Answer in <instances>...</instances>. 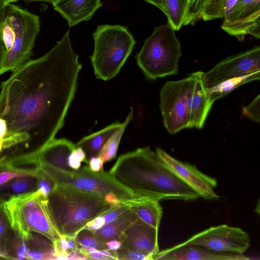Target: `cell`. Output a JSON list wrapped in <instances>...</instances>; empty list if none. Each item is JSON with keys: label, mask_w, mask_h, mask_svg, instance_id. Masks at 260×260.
<instances>
[{"label": "cell", "mask_w": 260, "mask_h": 260, "mask_svg": "<svg viewBox=\"0 0 260 260\" xmlns=\"http://www.w3.org/2000/svg\"><path fill=\"white\" fill-rule=\"evenodd\" d=\"M82 67L68 30L47 53L1 82L0 118L15 153L34 154L55 138L75 97Z\"/></svg>", "instance_id": "6da1fadb"}, {"label": "cell", "mask_w": 260, "mask_h": 260, "mask_svg": "<svg viewBox=\"0 0 260 260\" xmlns=\"http://www.w3.org/2000/svg\"><path fill=\"white\" fill-rule=\"evenodd\" d=\"M110 174L140 198L189 201L198 194L168 169L149 146L120 155Z\"/></svg>", "instance_id": "7a4b0ae2"}, {"label": "cell", "mask_w": 260, "mask_h": 260, "mask_svg": "<svg viewBox=\"0 0 260 260\" xmlns=\"http://www.w3.org/2000/svg\"><path fill=\"white\" fill-rule=\"evenodd\" d=\"M48 203L58 231L68 236H75L88 221L113 209L104 196L61 183H56Z\"/></svg>", "instance_id": "3957f363"}, {"label": "cell", "mask_w": 260, "mask_h": 260, "mask_svg": "<svg viewBox=\"0 0 260 260\" xmlns=\"http://www.w3.org/2000/svg\"><path fill=\"white\" fill-rule=\"evenodd\" d=\"M40 30L39 17L17 6H5L1 27L4 53L0 75L14 71L30 60Z\"/></svg>", "instance_id": "277c9868"}, {"label": "cell", "mask_w": 260, "mask_h": 260, "mask_svg": "<svg viewBox=\"0 0 260 260\" xmlns=\"http://www.w3.org/2000/svg\"><path fill=\"white\" fill-rule=\"evenodd\" d=\"M94 50L90 56L94 74L104 81L115 77L132 53L136 41L126 27L102 25L93 34Z\"/></svg>", "instance_id": "5b68a950"}, {"label": "cell", "mask_w": 260, "mask_h": 260, "mask_svg": "<svg viewBox=\"0 0 260 260\" xmlns=\"http://www.w3.org/2000/svg\"><path fill=\"white\" fill-rule=\"evenodd\" d=\"M175 31L168 22L154 27L136 55L137 65L147 79L155 80L178 73L182 53Z\"/></svg>", "instance_id": "8992f818"}, {"label": "cell", "mask_w": 260, "mask_h": 260, "mask_svg": "<svg viewBox=\"0 0 260 260\" xmlns=\"http://www.w3.org/2000/svg\"><path fill=\"white\" fill-rule=\"evenodd\" d=\"M11 228L24 238L30 232L40 234L52 242L60 238L48 206V197L38 190L14 197L4 203Z\"/></svg>", "instance_id": "52a82bcc"}, {"label": "cell", "mask_w": 260, "mask_h": 260, "mask_svg": "<svg viewBox=\"0 0 260 260\" xmlns=\"http://www.w3.org/2000/svg\"><path fill=\"white\" fill-rule=\"evenodd\" d=\"M40 169L47 174L56 183L65 184L81 190L105 197L109 192L114 193L123 205L129 206L140 198L104 170L91 171L88 165L77 170L63 171L49 167Z\"/></svg>", "instance_id": "ba28073f"}, {"label": "cell", "mask_w": 260, "mask_h": 260, "mask_svg": "<svg viewBox=\"0 0 260 260\" xmlns=\"http://www.w3.org/2000/svg\"><path fill=\"white\" fill-rule=\"evenodd\" d=\"M193 73L177 81H167L159 92V106L164 125L171 134L190 128L188 90Z\"/></svg>", "instance_id": "9c48e42d"}, {"label": "cell", "mask_w": 260, "mask_h": 260, "mask_svg": "<svg viewBox=\"0 0 260 260\" xmlns=\"http://www.w3.org/2000/svg\"><path fill=\"white\" fill-rule=\"evenodd\" d=\"M179 244L200 246L216 252L243 254L250 246V238L239 228L221 224L200 232Z\"/></svg>", "instance_id": "30bf717a"}, {"label": "cell", "mask_w": 260, "mask_h": 260, "mask_svg": "<svg viewBox=\"0 0 260 260\" xmlns=\"http://www.w3.org/2000/svg\"><path fill=\"white\" fill-rule=\"evenodd\" d=\"M254 74H260V46L229 56L216 64L203 79L206 88L222 82Z\"/></svg>", "instance_id": "8fae6325"}, {"label": "cell", "mask_w": 260, "mask_h": 260, "mask_svg": "<svg viewBox=\"0 0 260 260\" xmlns=\"http://www.w3.org/2000/svg\"><path fill=\"white\" fill-rule=\"evenodd\" d=\"M155 152L161 162L199 197L207 200L219 198L214 191L217 185L215 178L202 173L194 165L176 159L161 148H157Z\"/></svg>", "instance_id": "7c38bea8"}, {"label": "cell", "mask_w": 260, "mask_h": 260, "mask_svg": "<svg viewBox=\"0 0 260 260\" xmlns=\"http://www.w3.org/2000/svg\"><path fill=\"white\" fill-rule=\"evenodd\" d=\"M158 232V229L138 217L119 238L120 248L151 255L153 257L159 251Z\"/></svg>", "instance_id": "4fadbf2b"}, {"label": "cell", "mask_w": 260, "mask_h": 260, "mask_svg": "<svg viewBox=\"0 0 260 260\" xmlns=\"http://www.w3.org/2000/svg\"><path fill=\"white\" fill-rule=\"evenodd\" d=\"M203 72H193L188 93L190 128H202L213 103L203 79Z\"/></svg>", "instance_id": "5bb4252c"}, {"label": "cell", "mask_w": 260, "mask_h": 260, "mask_svg": "<svg viewBox=\"0 0 260 260\" xmlns=\"http://www.w3.org/2000/svg\"><path fill=\"white\" fill-rule=\"evenodd\" d=\"M243 254L216 252L205 247L194 245H177L159 251L152 260H247Z\"/></svg>", "instance_id": "9a60e30c"}, {"label": "cell", "mask_w": 260, "mask_h": 260, "mask_svg": "<svg viewBox=\"0 0 260 260\" xmlns=\"http://www.w3.org/2000/svg\"><path fill=\"white\" fill-rule=\"evenodd\" d=\"M238 0H187L186 21L193 24L199 19L208 21L225 19Z\"/></svg>", "instance_id": "2e32d148"}, {"label": "cell", "mask_w": 260, "mask_h": 260, "mask_svg": "<svg viewBox=\"0 0 260 260\" xmlns=\"http://www.w3.org/2000/svg\"><path fill=\"white\" fill-rule=\"evenodd\" d=\"M52 5L72 27L89 20L103 4L101 0H59Z\"/></svg>", "instance_id": "e0dca14e"}, {"label": "cell", "mask_w": 260, "mask_h": 260, "mask_svg": "<svg viewBox=\"0 0 260 260\" xmlns=\"http://www.w3.org/2000/svg\"><path fill=\"white\" fill-rule=\"evenodd\" d=\"M138 218L129 207L101 229L92 231L98 238L106 243L111 240H119L122 234Z\"/></svg>", "instance_id": "ac0fdd59"}, {"label": "cell", "mask_w": 260, "mask_h": 260, "mask_svg": "<svg viewBox=\"0 0 260 260\" xmlns=\"http://www.w3.org/2000/svg\"><path fill=\"white\" fill-rule=\"evenodd\" d=\"M122 123L115 122L101 130L83 137L76 144L85 153L86 159L98 156L110 136L121 125Z\"/></svg>", "instance_id": "d6986e66"}, {"label": "cell", "mask_w": 260, "mask_h": 260, "mask_svg": "<svg viewBox=\"0 0 260 260\" xmlns=\"http://www.w3.org/2000/svg\"><path fill=\"white\" fill-rule=\"evenodd\" d=\"M35 174L15 177L0 186V204L13 197L37 190Z\"/></svg>", "instance_id": "ffe728a7"}, {"label": "cell", "mask_w": 260, "mask_h": 260, "mask_svg": "<svg viewBox=\"0 0 260 260\" xmlns=\"http://www.w3.org/2000/svg\"><path fill=\"white\" fill-rule=\"evenodd\" d=\"M24 239L27 247V259H57L53 243L45 236L30 232Z\"/></svg>", "instance_id": "44dd1931"}, {"label": "cell", "mask_w": 260, "mask_h": 260, "mask_svg": "<svg viewBox=\"0 0 260 260\" xmlns=\"http://www.w3.org/2000/svg\"><path fill=\"white\" fill-rule=\"evenodd\" d=\"M129 208L140 219L158 230L162 215V209L159 201L141 198L132 203Z\"/></svg>", "instance_id": "7402d4cb"}, {"label": "cell", "mask_w": 260, "mask_h": 260, "mask_svg": "<svg viewBox=\"0 0 260 260\" xmlns=\"http://www.w3.org/2000/svg\"><path fill=\"white\" fill-rule=\"evenodd\" d=\"M133 108L131 107L130 112L124 121L110 136L102 148L98 156L102 159L104 163L110 161L116 157L121 139L127 125L133 118Z\"/></svg>", "instance_id": "603a6c76"}, {"label": "cell", "mask_w": 260, "mask_h": 260, "mask_svg": "<svg viewBox=\"0 0 260 260\" xmlns=\"http://www.w3.org/2000/svg\"><path fill=\"white\" fill-rule=\"evenodd\" d=\"M259 79L260 74H254L226 80L212 87L206 88L207 93L210 100L214 103L216 100L226 95L240 85Z\"/></svg>", "instance_id": "cb8c5ba5"}, {"label": "cell", "mask_w": 260, "mask_h": 260, "mask_svg": "<svg viewBox=\"0 0 260 260\" xmlns=\"http://www.w3.org/2000/svg\"><path fill=\"white\" fill-rule=\"evenodd\" d=\"M4 251L8 259H27L25 240L12 228L6 240Z\"/></svg>", "instance_id": "d4e9b609"}, {"label": "cell", "mask_w": 260, "mask_h": 260, "mask_svg": "<svg viewBox=\"0 0 260 260\" xmlns=\"http://www.w3.org/2000/svg\"><path fill=\"white\" fill-rule=\"evenodd\" d=\"M168 22L175 30L183 25L186 11V0H164Z\"/></svg>", "instance_id": "484cf974"}, {"label": "cell", "mask_w": 260, "mask_h": 260, "mask_svg": "<svg viewBox=\"0 0 260 260\" xmlns=\"http://www.w3.org/2000/svg\"><path fill=\"white\" fill-rule=\"evenodd\" d=\"M79 248H94L99 250L108 249L106 243L100 240L93 231L83 228L75 235Z\"/></svg>", "instance_id": "4316f807"}, {"label": "cell", "mask_w": 260, "mask_h": 260, "mask_svg": "<svg viewBox=\"0 0 260 260\" xmlns=\"http://www.w3.org/2000/svg\"><path fill=\"white\" fill-rule=\"evenodd\" d=\"M53 243L57 259H65L68 253L79 249L75 236L61 235L60 238Z\"/></svg>", "instance_id": "83f0119b"}, {"label": "cell", "mask_w": 260, "mask_h": 260, "mask_svg": "<svg viewBox=\"0 0 260 260\" xmlns=\"http://www.w3.org/2000/svg\"><path fill=\"white\" fill-rule=\"evenodd\" d=\"M11 229L12 228L5 209L4 203H3L0 204V255L3 259H7L4 248Z\"/></svg>", "instance_id": "f1b7e54d"}, {"label": "cell", "mask_w": 260, "mask_h": 260, "mask_svg": "<svg viewBox=\"0 0 260 260\" xmlns=\"http://www.w3.org/2000/svg\"><path fill=\"white\" fill-rule=\"evenodd\" d=\"M35 175L37 180L38 190L48 197L49 193L54 189L56 183L45 172L37 169Z\"/></svg>", "instance_id": "f546056e"}, {"label": "cell", "mask_w": 260, "mask_h": 260, "mask_svg": "<svg viewBox=\"0 0 260 260\" xmlns=\"http://www.w3.org/2000/svg\"><path fill=\"white\" fill-rule=\"evenodd\" d=\"M242 113L245 116L259 123L260 122V95L258 94L255 97L248 105L243 107Z\"/></svg>", "instance_id": "4dcf8cb0"}, {"label": "cell", "mask_w": 260, "mask_h": 260, "mask_svg": "<svg viewBox=\"0 0 260 260\" xmlns=\"http://www.w3.org/2000/svg\"><path fill=\"white\" fill-rule=\"evenodd\" d=\"M82 162L88 165L89 161L86 159L83 149L80 147H77L73 150L68 158V166L72 170H77L80 168Z\"/></svg>", "instance_id": "1f68e13d"}, {"label": "cell", "mask_w": 260, "mask_h": 260, "mask_svg": "<svg viewBox=\"0 0 260 260\" xmlns=\"http://www.w3.org/2000/svg\"><path fill=\"white\" fill-rule=\"evenodd\" d=\"M117 260H152V256L120 248L116 250Z\"/></svg>", "instance_id": "d6a6232c"}, {"label": "cell", "mask_w": 260, "mask_h": 260, "mask_svg": "<svg viewBox=\"0 0 260 260\" xmlns=\"http://www.w3.org/2000/svg\"><path fill=\"white\" fill-rule=\"evenodd\" d=\"M30 174V173L13 170H4L1 171L0 172V186L15 177Z\"/></svg>", "instance_id": "836d02e7"}, {"label": "cell", "mask_w": 260, "mask_h": 260, "mask_svg": "<svg viewBox=\"0 0 260 260\" xmlns=\"http://www.w3.org/2000/svg\"><path fill=\"white\" fill-rule=\"evenodd\" d=\"M103 164L104 162L102 159L98 156L92 157L89 159V168L94 172H99L103 170Z\"/></svg>", "instance_id": "e575fe53"}, {"label": "cell", "mask_w": 260, "mask_h": 260, "mask_svg": "<svg viewBox=\"0 0 260 260\" xmlns=\"http://www.w3.org/2000/svg\"><path fill=\"white\" fill-rule=\"evenodd\" d=\"M6 5L5 4L4 0H0V65L2 61L4 53V46L1 34V27Z\"/></svg>", "instance_id": "d590c367"}, {"label": "cell", "mask_w": 260, "mask_h": 260, "mask_svg": "<svg viewBox=\"0 0 260 260\" xmlns=\"http://www.w3.org/2000/svg\"><path fill=\"white\" fill-rule=\"evenodd\" d=\"M106 202L112 208L120 207L123 205L119 198L113 192H109L105 196Z\"/></svg>", "instance_id": "8d00e7d4"}, {"label": "cell", "mask_w": 260, "mask_h": 260, "mask_svg": "<svg viewBox=\"0 0 260 260\" xmlns=\"http://www.w3.org/2000/svg\"><path fill=\"white\" fill-rule=\"evenodd\" d=\"M65 259L85 260L88 259V258L86 255L79 249L76 251H72L68 253L65 257Z\"/></svg>", "instance_id": "74e56055"}, {"label": "cell", "mask_w": 260, "mask_h": 260, "mask_svg": "<svg viewBox=\"0 0 260 260\" xmlns=\"http://www.w3.org/2000/svg\"><path fill=\"white\" fill-rule=\"evenodd\" d=\"M88 259H104L110 260L109 258L106 256L102 250H95L94 251L87 253L85 254Z\"/></svg>", "instance_id": "f35d334b"}, {"label": "cell", "mask_w": 260, "mask_h": 260, "mask_svg": "<svg viewBox=\"0 0 260 260\" xmlns=\"http://www.w3.org/2000/svg\"><path fill=\"white\" fill-rule=\"evenodd\" d=\"M108 249L116 251L120 249L121 246V243L118 240H111L106 242Z\"/></svg>", "instance_id": "ab89813d"}, {"label": "cell", "mask_w": 260, "mask_h": 260, "mask_svg": "<svg viewBox=\"0 0 260 260\" xmlns=\"http://www.w3.org/2000/svg\"><path fill=\"white\" fill-rule=\"evenodd\" d=\"M146 2L154 5L162 11L165 14L166 13V8L164 0H144Z\"/></svg>", "instance_id": "60d3db41"}, {"label": "cell", "mask_w": 260, "mask_h": 260, "mask_svg": "<svg viewBox=\"0 0 260 260\" xmlns=\"http://www.w3.org/2000/svg\"><path fill=\"white\" fill-rule=\"evenodd\" d=\"M7 132V127L5 120L0 118V141L2 140Z\"/></svg>", "instance_id": "b9f144b4"}, {"label": "cell", "mask_w": 260, "mask_h": 260, "mask_svg": "<svg viewBox=\"0 0 260 260\" xmlns=\"http://www.w3.org/2000/svg\"><path fill=\"white\" fill-rule=\"evenodd\" d=\"M26 3H30L34 2H44L53 4L59 0H22Z\"/></svg>", "instance_id": "7bdbcfd3"}, {"label": "cell", "mask_w": 260, "mask_h": 260, "mask_svg": "<svg viewBox=\"0 0 260 260\" xmlns=\"http://www.w3.org/2000/svg\"><path fill=\"white\" fill-rule=\"evenodd\" d=\"M6 5L11 4L12 3L17 2L19 0H4Z\"/></svg>", "instance_id": "ee69618b"}, {"label": "cell", "mask_w": 260, "mask_h": 260, "mask_svg": "<svg viewBox=\"0 0 260 260\" xmlns=\"http://www.w3.org/2000/svg\"><path fill=\"white\" fill-rule=\"evenodd\" d=\"M2 140L0 141V154L3 151Z\"/></svg>", "instance_id": "f6af8a7d"}, {"label": "cell", "mask_w": 260, "mask_h": 260, "mask_svg": "<svg viewBox=\"0 0 260 260\" xmlns=\"http://www.w3.org/2000/svg\"><path fill=\"white\" fill-rule=\"evenodd\" d=\"M0 259H3V258L0 255Z\"/></svg>", "instance_id": "bcb514c9"}, {"label": "cell", "mask_w": 260, "mask_h": 260, "mask_svg": "<svg viewBox=\"0 0 260 260\" xmlns=\"http://www.w3.org/2000/svg\"><path fill=\"white\" fill-rule=\"evenodd\" d=\"M3 204V203H2Z\"/></svg>", "instance_id": "7dc6e473"}, {"label": "cell", "mask_w": 260, "mask_h": 260, "mask_svg": "<svg viewBox=\"0 0 260 260\" xmlns=\"http://www.w3.org/2000/svg\"></svg>", "instance_id": "c3c4849f"}]
</instances>
